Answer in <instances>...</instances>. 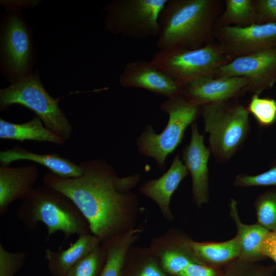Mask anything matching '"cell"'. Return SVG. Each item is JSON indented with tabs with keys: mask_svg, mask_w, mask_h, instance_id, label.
<instances>
[{
	"mask_svg": "<svg viewBox=\"0 0 276 276\" xmlns=\"http://www.w3.org/2000/svg\"><path fill=\"white\" fill-rule=\"evenodd\" d=\"M189 245L198 260L211 264H223L239 257V247L236 237L219 243L189 241Z\"/></svg>",
	"mask_w": 276,
	"mask_h": 276,
	"instance_id": "22",
	"label": "cell"
},
{
	"mask_svg": "<svg viewBox=\"0 0 276 276\" xmlns=\"http://www.w3.org/2000/svg\"><path fill=\"white\" fill-rule=\"evenodd\" d=\"M124 87L148 90L167 98L180 94L182 86L151 61L135 60L128 62L119 77Z\"/></svg>",
	"mask_w": 276,
	"mask_h": 276,
	"instance_id": "12",
	"label": "cell"
},
{
	"mask_svg": "<svg viewBox=\"0 0 276 276\" xmlns=\"http://www.w3.org/2000/svg\"><path fill=\"white\" fill-rule=\"evenodd\" d=\"M26 258L25 252L9 251L0 243V276H14L22 267Z\"/></svg>",
	"mask_w": 276,
	"mask_h": 276,
	"instance_id": "28",
	"label": "cell"
},
{
	"mask_svg": "<svg viewBox=\"0 0 276 276\" xmlns=\"http://www.w3.org/2000/svg\"><path fill=\"white\" fill-rule=\"evenodd\" d=\"M141 232V229L131 227L103 243L106 249L107 258L100 276H122L129 249Z\"/></svg>",
	"mask_w": 276,
	"mask_h": 276,
	"instance_id": "21",
	"label": "cell"
},
{
	"mask_svg": "<svg viewBox=\"0 0 276 276\" xmlns=\"http://www.w3.org/2000/svg\"><path fill=\"white\" fill-rule=\"evenodd\" d=\"M16 215L27 229L36 228L42 222L47 228L45 241L60 231L65 239L90 233L89 224L74 202L62 193L43 186L34 188L17 209Z\"/></svg>",
	"mask_w": 276,
	"mask_h": 276,
	"instance_id": "3",
	"label": "cell"
},
{
	"mask_svg": "<svg viewBox=\"0 0 276 276\" xmlns=\"http://www.w3.org/2000/svg\"><path fill=\"white\" fill-rule=\"evenodd\" d=\"M249 113L243 105L228 101L201 106L209 148L218 162H227L244 144L250 130Z\"/></svg>",
	"mask_w": 276,
	"mask_h": 276,
	"instance_id": "5",
	"label": "cell"
},
{
	"mask_svg": "<svg viewBox=\"0 0 276 276\" xmlns=\"http://www.w3.org/2000/svg\"><path fill=\"white\" fill-rule=\"evenodd\" d=\"M214 268L195 261L190 263L179 276H219Z\"/></svg>",
	"mask_w": 276,
	"mask_h": 276,
	"instance_id": "33",
	"label": "cell"
},
{
	"mask_svg": "<svg viewBox=\"0 0 276 276\" xmlns=\"http://www.w3.org/2000/svg\"><path fill=\"white\" fill-rule=\"evenodd\" d=\"M213 36L232 60L276 47V24H254L244 27L215 25Z\"/></svg>",
	"mask_w": 276,
	"mask_h": 276,
	"instance_id": "10",
	"label": "cell"
},
{
	"mask_svg": "<svg viewBox=\"0 0 276 276\" xmlns=\"http://www.w3.org/2000/svg\"><path fill=\"white\" fill-rule=\"evenodd\" d=\"M189 172L180 159L179 154L174 157L168 170L160 177L145 182L140 192L149 197L159 206L163 215L168 220L173 216L170 210L171 197L181 181Z\"/></svg>",
	"mask_w": 276,
	"mask_h": 276,
	"instance_id": "16",
	"label": "cell"
},
{
	"mask_svg": "<svg viewBox=\"0 0 276 276\" xmlns=\"http://www.w3.org/2000/svg\"><path fill=\"white\" fill-rule=\"evenodd\" d=\"M261 127H269L276 122V100L270 98H260L253 94L247 107Z\"/></svg>",
	"mask_w": 276,
	"mask_h": 276,
	"instance_id": "26",
	"label": "cell"
},
{
	"mask_svg": "<svg viewBox=\"0 0 276 276\" xmlns=\"http://www.w3.org/2000/svg\"><path fill=\"white\" fill-rule=\"evenodd\" d=\"M231 61L217 43L210 42L195 50L158 51L150 61L183 86L202 78L214 77Z\"/></svg>",
	"mask_w": 276,
	"mask_h": 276,
	"instance_id": "7",
	"label": "cell"
},
{
	"mask_svg": "<svg viewBox=\"0 0 276 276\" xmlns=\"http://www.w3.org/2000/svg\"><path fill=\"white\" fill-rule=\"evenodd\" d=\"M161 110L168 114L166 127L157 133L148 125L136 141L137 150L145 156L153 158L162 170L165 160L181 143L185 132L201 113V107L189 100L182 93L170 98L160 104Z\"/></svg>",
	"mask_w": 276,
	"mask_h": 276,
	"instance_id": "4",
	"label": "cell"
},
{
	"mask_svg": "<svg viewBox=\"0 0 276 276\" xmlns=\"http://www.w3.org/2000/svg\"><path fill=\"white\" fill-rule=\"evenodd\" d=\"M81 176L63 178L52 172L43 175L44 185L69 197L86 219L90 233L102 243L127 231L137 205L131 191L139 174L120 177L105 160L82 162Z\"/></svg>",
	"mask_w": 276,
	"mask_h": 276,
	"instance_id": "1",
	"label": "cell"
},
{
	"mask_svg": "<svg viewBox=\"0 0 276 276\" xmlns=\"http://www.w3.org/2000/svg\"><path fill=\"white\" fill-rule=\"evenodd\" d=\"M162 268L168 274L179 276L192 262L199 260L191 250L189 242L186 247H168L160 252Z\"/></svg>",
	"mask_w": 276,
	"mask_h": 276,
	"instance_id": "24",
	"label": "cell"
},
{
	"mask_svg": "<svg viewBox=\"0 0 276 276\" xmlns=\"http://www.w3.org/2000/svg\"><path fill=\"white\" fill-rule=\"evenodd\" d=\"M0 139L22 142L25 141L45 142L59 145H63L66 141L47 128L37 116L22 124L13 123L1 118Z\"/></svg>",
	"mask_w": 276,
	"mask_h": 276,
	"instance_id": "20",
	"label": "cell"
},
{
	"mask_svg": "<svg viewBox=\"0 0 276 276\" xmlns=\"http://www.w3.org/2000/svg\"><path fill=\"white\" fill-rule=\"evenodd\" d=\"M38 176V169L34 165L0 166L1 216L13 201L22 200L32 192Z\"/></svg>",
	"mask_w": 276,
	"mask_h": 276,
	"instance_id": "15",
	"label": "cell"
},
{
	"mask_svg": "<svg viewBox=\"0 0 276 276\" xmlns=\"http://www.w3.org/2000/svg\"><path fill=\"white\" fill-rule=\"evenodd\" d=\"M256 24H276V0H254Z\"/></svg>",
	"mask_w": 276,
	"mask_h": 276,
	"instance_id": "31",
	"label": "cell"
},
{
	"mask_svg": "<svg viewBox=\"0 0 276 276\" xmlns=\"http://www.w3.org/2000/svg\"><path fill=\"white\" fill-rule=\"evenodd\" d=\"M167 0H113L105 6V29L133 39L157 37L158 19Z\"/></svg>",
	"mask_w": 276,
	"mask_h": 276,
	"instance_id": "8",
	"label": "cell"
},
{
	"mask_svg": "<svg viewBox=\"0 0 276 276\" xmlns=\"http://www.w3.org/2000/svg\"><path fill=\"white\" fill-rule=\"evenodd\" d=\"M263 257H267L276 263V231L269 232L263 248Z\"/></svg>",
	"mask_w": 276,
	"mask_h": 276,
	"instance_id": "34",
	"label": "cell"
},
{
	"mask_svg": "<svg viewBox=\"0 0 276 276\" xmlns=\"http://www.w3.org/2000/svg\"><path fill=\"white\" fill-rule=\"evenodd\" d=\"M20 160L40 164L49 169L51 172L63 178L77 177L82 174V169L79 165L56 153L39 154L17 145L0 151V163L2 166H9L12 163Z\"/></svg>",
	"mask_w": 276,
	"mask_h": 276,
	"instance_id": "17",
	"label": "cell"
},
{
	"mask_svg": "<svg viewBox=\"0 0 276 276\" xmlns=\"http://www.w3.org/2000/svg\"><path fill=\"white\" fill-rule=\"evenodd\" d=\"M127 276H170L153 258L140 262Z\"/></svg>",
	"mask_w": 276,
	"mask_h": 276,
	"instance_id": "32",
	"label": "cell"
},
{
	"mask_svg": "<svg viewBox=\"0 0 276 276\" xmlns=\"http://www.w3.org/2000/svg\"><path fill=\"white\" fill-rule=\"evenodd\" d=\"M234 184L241 187L276 186V162L268 170L262 173L254 175L242 174L237 175Z\"/></svg>",
	"mask_w": 276,
	"mask_h": 276,
	"instance_id": "29",
	"label": "cell"
},
{
	"mask_svg": "<svg viewBox=\"0 0 276 276\" xmlns=\"http://www.w3.org/2000/svg\"><path fill=\"white\" fill-rule=\"evenodd\" d=\"M107 258L105 247L98 245L73 265L64 276H100Z\"/></svg>",
	"mask_w": 276,
	"mask_h": 276,
	"instance_id": "25",
	"label": "cell"
},
{
	"mask_svg": "<svg viewBox=\"0 0 276 276\" xmlns=\"http://www.w3.org/2000/svg\"><path fill=\"white\" fill-rule=\"evenodd\" d=\"M248 83L245 77H208L183 85L182 94L201 107L228 101L245 93V89Z\"/></svg>",
	"mask_w": 276,
	"mask_h": 276,
	"instance_id": "13",
	"label": "cell"
},
{
	"mask_svg": "<svg viewBox=\"0 0 276 276\" xmlns=\"http://www.w3.org/2000/svg\"><path fill=\"white\" fill-rule=\"evenodd\" d=\"M224 1L167 0L160 12L158 51L195 50L211 42Z\"/></svg>",
	"mask_w": 276,
	"mask_h": 276,
	"instance_id": "2",
	"label": "cell"
},
{
	"mask_svg": "<svg viewBox=\"0 0 276 276\" xmlns=\"http://www.w3.org/2000/svg\"><path fill=\"white\" fill-rule=\"evenodd\" d=\"M7 9L1 30V67L11 83L32 72L34 52L31 32L18 8Z\"/></svg>",
	"mask_w": 276,
	"mask_h": 276,
	"instance_id": "9",
	"label": "cell"
},
{
	"mask_svg": "<svg viewBox=\"0 0 276 276\" xmlns=\"http://www.w3.org/2000/svg\"><path fill=\"white\" fill-rule=\"evenodd\" d=\"M245 77V92L259 95L276 82V47L240 57L220 67L215 78Z\"/></svg>",
	"mask_w": 276,
	"mask_h": 276,
	"instance_id": "11",
	"label": "cell"
},
{
	"mask_svg": "<svg viewBox=\"0 0 276 276\" xmlns=\"http://www.w3.org/2000/svg\"><path fill=\"white\" fill-rule=\"evenodd\" d=\"M230 214L237 228V239L239 247V257L241 259L254 262L263 257V248L269 231L258 223L246 224L239 217L237 202L232 199L229 205Z\"/></svg>",
	"mask_w": 276,
	"mask_h": 276,
	"instance_id": "19",
	"label": "cell"
},
{
	"mask_svg": "<svg viewBox=\"0 0 276 276\" xmlns=\"http://www.w3.org/2000/svg\"><path fill=\"white\" fill-rule=\"evenodd\" d=\"M191 125V140L183 150L182 160L191 175L193 200L200 206L209 200L208 161L211 152L205 146L197 123Z\"/></svg>",
	"mask_w": 276,
	"mask_h": 276,
	"instance_id": "14",
	"label": "cell"
},
{
	"mask_svg": "<svg viewBox=\"0 0 276 276\" xmlns=\"http://www.w3.org/2000/svg\"><path fill=\"white\" fill-rule=\"evenodd\" d=\"M100 240L91 233L78 236L75 242L69 247L53 251L47 249L45 258L47 266L53 276H64L79 260L99 245Z\"/></svg>",
	"mask_w": 276,
	"mask_h": 276,
	"instance_id": "18",
	"label": "cell"
},
{
	"mask_svg": "<svg viewBox=\"0 0 276 276\" xmlns=\"http://www.w3.org/2000/svg\"><path fill=\"white\" fill-rule=\"evenodd\" d=\"M62 98L52 97L42 85L38 72H32L0 89V110L6 111L13 104L25 106L32 110L47 128L67 140L73 127L58 105Z\"/></svg>",
	"mask_w": 276,
	"mask_h": 276,
	"instance_id": "6",
	"label": "cell"
},
{
	"mask_svg": "<svg viewBox=\"0 0 276 276\" xmlns=\"http://www.w3.org/2000/svg\"><path fill=\"white\" fill-rule=\"evenodd\" d=\"M225 9L218 18V27H244L256 24L254 0H225Z\"/></svg>",
	"mask_w": 276,
	"mask_h": 276,
	"instance_id": "23",
	"label": "cell"
},
{
	"mask_svg": "<svg viewBox=\"0 0 276 276\" xmlns=\"http://www.w3.org/2000/svg\"><path fill=\"white\" fill-rule=\"evenodd\" d=\"M219 276H268L265 270L254 265L253 262L238 258Z\"/></svg>",
	"mask_w": 276,
	"mask_h": 276,
	"instance_id": "30",
	"label": "cell"
},
{
	"mask_svg": "<svg viewBox=\"0 0 276 276\" xmlns=\"http://www.w3.org/2000/svg\"><path fill=\"white\" fill-rule=\"evenodd\" d=\"M255 206L258 223L270 232L276 231V192L268 191L261 194Z\"/></svg>",
	"mask_w": 276,
	"mask_h": 276,
	"instance_id": "27",
	"label": "cell"
}]
</instances>
